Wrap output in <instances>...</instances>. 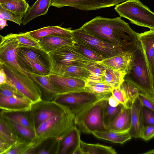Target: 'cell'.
I'll return each mask as SVG.
<instances>
[{"label": "cell", "mask_w": 154, "mask_h": 154, "mask_svg": "<svg viewBox=\"0 0 154 154\" xmlns=\"http://www.w3.org/2000/svg\"><path fill=\"white\" fill-rule=\"evenodd\" d=\"M80 28L122 53L133 52L139 43L138 33L121 17L110 18L97 16Z\"/></svg>", "instance_id": "6da1fadb"}, {"label": "cell", "mask_w": 154, "mask_h": 154, "mask_svg": "<svg viewBox=\"0 0 154 154\" xmlns=\"http://www.w3.org/2000/svg\"><path fill=\"white\" fill-rule=\"evenodd\" d=\"M75 116L69 110L53 116L42 122L35 130V137L31 142L37 148L44 141L56 140L61 141L68 131L75 125Z\"/></svg>", "instance_id": "7a4b0ae2"}, {"label": "cell", "mask_w": 154, "mask_h": 154, "mask_svg": "<svg viewBox=\"0 0 154 154\" xmlns=\"http://www.w3.org/2000/svg\"><path fill=\"white\" fill-rule=\"evenodd\" d=\"M124 79L133 84L140 92L154 95V84L140 42L133 52L131 67Z\"/></svg>", "instance_id": "3957f363"}, {"label": "cell", "mask_w": 154, "mask_h": 154, "mask_svg": "<svg viewBox=\"0 0 154 154\" xmlns=\"http://www.w3.org/2000/svg\"><path fill=\"white\" fill-rule=\"evenodd\" d=\"M109 97L100 100L75 116V125L81 132L92 134L107 130L103 122L104 110Z\"/></svg>", "instance_id": "277c9868"}, {"label": "cell", "mask_w": 154, "mask_h": 154, "mask_svg": "<svg viewBox=\"0 0 154 154\" xmlns=\"http://www.w3.org/2000/svg\"><path fill=\"white\" fill-rule=\"evenodd\" d=\"M120 17L133 24L154 30V13L139 0H127L116 5Z\"/></svg>", "instance_id": "5b68a950"}, {"label": "cell", "mask_w": 154, "mask_h": 154, "mask_svg": "<svg viewBox=\"0 0 154 154\" xmlns=\"http://www.w3.org/2000/svg\"><path fill=\"white\" fill-rule=\"evenodd\" d=\"M6 76V83L14 88L33 103L42 100L41 91L37 84L27 75L6 63L0 64Z\"/></svg>", "instance_id": "8992f818"}, {"label": "cell", "mask_w": 154, "mask_h": 154, "mask_svg": "<svg viewBox=\"0 0 154 154\" xmlns=\"http://www.w3.org/2000/svg\"><path fill=\"white\" fill-rule=\"evenodd\" d=\"M50 73L66 66H86L96 63L87 58L75 48L74 44L63 47L48 54Z\"/></svg>", "instance_id": "52a82bcc"}, {"label": "cell", "mask_w": 154, "mask_h": 154, "mask_svg": "<svg viewBox=\"0 0 154 154\" xmlns=\"http://www.w3.org/2000/svg\"><path fill=\"white\" fill-rule=\"evenodd\" d=\"M106 97L88 92L84 89L60 95L53 101L67 107L75 116L96 102Z\"/></svg>", "instance_id": "ba28073f"}, {"label": "cell", "mask_w": 154, "mask_h": 154, "mask_svg": "<svg viewBox=\"0 0 154 154\" xmlns=\"http://www.w3.org/2000/svg\"><path fill=\"white\" fill-rule=\"evenodd\" d=\"M69 110L66 106L54 101L42 99L32 104L29 112L28 118L34 131L41 124L47 119Z\"/></svg>", "instance_id": "9c48e42d"}, {"label": "cell", "mask_w": 154, "mask_h": 154, "mask_svg": "<svg viewBox=\"0 0 154 154\" xmlns=\"http://www.w3.org/2000/svg\"><path fill=\"white\" fill-rule=\"evenodd\" d=\"M72 34L75 43L93 50L106 59L124 53L111 44L91 35L81 28L72 30Z\"/></svg>", "instance_id": "30bf717a"}, {"label": "cell", "mask_w": 154, "mask_h": 154, "mask_svg": "<svg viewBox=\"0 0 154 154\" xmlns=\"http://www.w3.org/2000/svg\"><path fill=\"white\" fill-rule=\"evenodd\" d=\"M0 64L6 63L29 76L19 65L16 53L19 42L15 34L10 33L5 36L0 35Z\"/></svg>", "instance_id": "8fae6325"}, {"label": "cell", "mask_w": 154, "mask_h": 154, "mask_svg": "<svg viewBox=\"0 0 154 154\" xmlns=\"http://www.w3.org/2000/svg\"><path fill=\"white\" fill-rule=\"evenodd\" d=\"M127 0H52L51 5L58 8L65 6L91 11L116 5Z\"/></svg>", "instance_id": "7c38bea8"}, {"label": "cell", "mask_w": 154, "mask_h": 154, "mask_svg": "<svg viewBox=\"0 0 154 154\" xmlns=\"http://www.w3.org/2000/svg\"><path fill=\"white\" fill-rule=\"evenodd\" d=\"M49 76L58 92V96L85 89L86 82L84 80L51 73Z\"/></svg>", "instance_id": "4fadbf2b"}, {"label": "cell", "mask_w": 154, "mask_h": 154, "mask_svg": "<svg viewBox=\"0 0 154 154\" xmlns=\"http://www.w3.org/2000/svg\"><path fill=\"white\" fill-rule=\"evenodd\" d=\"M33 103L24 97H8L0 96V108L5 112H23L30 111Z\"/></svg>", "instance_id": "5bb4252c"}, {"label": "cell", "mask_w": 154, "mask_h": 154, "mask_svg": "<svg viewBox=\"0 0 154 154\" xmlns=\"http://www.w3.org/2000/svg\"><path fill=\"white\" fill-rule=\"evenodd\" d=\"M138 36L154 84V30L138 33Z\"/></svg>", "instance_id": "9a60e30c"}, {"label": "cell", "mask_w": 154, "mask_h": 154, "mask_svg": "<svg viewBox=\"0 0 154 154\" xmlns=\"http://www.w3.org/2000/svg\"><path fill=\"white\" fill-rule=\"evenodd\" d=\"M133 52L119 54L96 63L103 68L126 73L129 70L132 60Z\"/></svg>", "instance_id": "2e32d148"}, {"label": "cell", "mask_w": 154, "mask_h": 154, "mask_svg": "<svg viewBox=\"0 0 154 154\" xmlns=\"http://www.w3.org/2000/svg\"><path fill=\"white\" fill-rule=\"evenodd\" d=\"M41 48L48 54L64 46L73 45L72 38L59 34H53L42 37L38 41Z\"/></svg>", "instance_id": "e0dca14e"}, {"label": "cell", "mask_w": 154, "mask_h": 154, "mask_svg": "<svg viewBox=\"0 0 154 154\" xmlns=\"http://www.w3.org/2000/svg\"><path fill=\"white\" fill-rule=\"evenodd\" d=\"M29 76L40 89L42 99L52 101L58 96V92L51 82L49 75H41L30 73Z\"/></svg>", "instance_id": "ac0fdd59"}, {"label": "cell", "mask_w": 154, "mask_h": 154, "mask_svg": "<svg viewBox=\"0 0 154 154\" xmlns=\"http://www.w3.org/2000/svg\"><path fill=\"white\" fill-rule=\"evenodd\" d=\"M81 131L75 125L67 133L60 142L59 154H73L80 146Z\"/></svg>", "instance_id": "d6986e66"}, {"label": "cell", "mask_w": 154, "mask_h": 154, "mask_svg": "<svg viewBox=\"0 0 154 154\" xmlns=\"http://www.w3.org/2000/svg\"><path fill=\"white\" fill-rule=\"evenodd\" d=\"M16 53L18 55L30 60L50 68L48 54L41 48L18 46Z\"/></svg>", "instance_id": "ffe728a7"}, {"label": "cell", "mask_w": 154, "mask_h": 154, "mask_svg": "<svg viewBox=\"0 0 154 154\" xmlns=\"http://www.w3.org/2000/svg\"><path fill=\"white\" fill-rule=\"evenodd\" d=\"M142 106L141 102L138 97L131 107V125L128 132L131 138H140L142 130L144 126L141 114Z\"/></svg>", "instance_id": "44dd1931"}, {"label": "cell", "mask_w": 154, "mask_h": 154, "mask_svg": "<svg viewBox=\"0 0 154 154\" xmlns=\"http://www.w3.org/2000/svg\"><path fill=\"white\" fill-rule=\"evenodd\" d=\"M131 125V108L123 106L120 112L107 127L106 129L119 132L128 131Z\"/></svg>", "instance_id": "7402d4cb"}, {"label": "cell", "mask_w": 154, "mask_h": 154, "mask_svg": "<svg viewBox=\"0 0 154 154\" xmlns=\"http://www.w3.org/2000/svg\"><path fill=\"white\" fill-rule=\"evenodd\" d=\"M0 138L13 145V148L21 144L28 143L31 142L20 137L1 116H0Z\"/></svg>", "instance_id": "603a6c76"}, {"label": "cell", "mask_w": 154, "mask_h": 154, "mask_svg": "<svg viewBox=\"0 0 154 154\" xmlns=\"http://www.w3.org/2000/svg\"><path fill=\"white\" fill-rule=\"evenodd\" d=\"M52 0H37L29 7L23 18V25H26L34 19L46 14Z\"/></svg>", "instance_id": "cb8c5ba5"}, {"label": "cell", "mask_w": 154, "mask_h": 154, "mask_svg": "<svg viewBox=\"0 0 154 154\" xmlns=\"http://www.w3.org/2000/svg\"><path fill=\"white\" fill-rule=\"evenodd\" d=\"M72 77L85 80L86 82L89 78V72L87 66L69 65L62 66L53 73Z\"/></svg>", "instance_id": "d4e9b609"}, {"label": "cell", "mask_w": 154, "mask_h": 154, "mask_svg": "<svg viewBox=\"0 0 154 154\" xmlns=\"http://www.w3.org/2000/svg\"><path fill=\"white\" fill-rule=\"evenodd\" d=\"M30 35L38 41L42 37L57 34L73 38L72 30L70 28H65L60 26H48L29 32Z\"/></svg>", "instance_id": "484cf974"}, {"label": "cell", "mask_w": 154, "mask_h": 154, "mask_svg": "<svg viewBox=\"0 0 154 154\" xmlns=\"http://www.w3.org/2000/svg\"><path fill=\"white\" fill-rule=\"evenodd\" d=\"M17 57L19 65L29 75L30 73L41 75L50 74V68L46 66L17 55Z\"/></svg>", "instance_id": "4316f807"}, {"label": "cell", "mask_w": 154, "mask_h": 154, "mask_svg": "<svg viewBox=\"0 0 154 154\" xmlns=\"http://www.w3.org/2000/svg\"><path fill=\"white\" fill-rule=\"evenodd\" d=\"M92 134L98 138L122 144L131 138L128 131L119 132L110 130L98 131Z\"/></svg>", "instance_id": "83f0119b"}, {"label": "cell", "mask_w": 154, "mask_h": 154, "mask_svg": "<svg viewBox=\"0 0 154 154\" xmlns=\"http://www.w3.org/2000/svg\"><path fill=\"white\" fill-rule=\"evenodd\" d=\"M103 68V74L101 82L112 88L119 87L124 81L126 73L111 69Z\"/></svg>", "instance_id": "f1b7e54d"}, {"label": "cell", "mask_w": 154, "mask_h": 154, "mask_svg": "<svg viewBox=\"0 0 154 154\" xmlns=\"http://www.w3.org/2000/svg\"><path fill=\"white\" fill-rule=\"evenodd\" d=\"M80 146L83 154H116L115 150L111 146L99 143H85L81 140Z\"/></svg>", "instance_id": "f546056e"}, {"label": "cell", "mask_w": 154, "mask_h": 154, "mask_svg": "<svg viewBox=\"0 0 154 154\" xmlns=\"http://www.w3.org/2000/svg\"><path fill=\"white\" fill-rule=\"evenodd\" d=\"M29 111L9 112L1 110L0 116L33 130L28 118Z\"/></svg>", "instance_id": "4dcf8cb0"}, {"label": "cell", "mask_w": 154, "mask_h": 154, "mask_svg": "<svg viewBox=\"0 0 154 154\" xmlns=\"http://www.w3.org/2000/svg\"><path fill=\"white\" fill-rule=\"evenodd\" d=\"M112 88L101 82L88 81L85 90L86 91L104 97H109L112 95Z\"/></svg>", "instance_id": "1f68e13d"}, {"label": "cell", "mask_w": 154, "mask_h": 154, "mask_svg": "<svg viewBox=\"0 0 154 154\" xmlns=\"http://www.w3.org/2000/svg\"><path fill=\"white\" fill-rule=\"evenodd\" d=\"M0 6L6 10L24 16L30 7L24 0H11L0 4Z\"/></svg>", "instance_id": "d6a6232c"}, {"label": "cell", "mask_w": 154, "mask_h": 154, "mask_svg": "<svg viewBox=\"0 0 154 154\" xmlns=\"http://www.w3.org/2000/svg\"><path fill=\"white\" fill-rule=\"evenodd\" d=\"M119 88L123 91L127 103V106L131 108L133 103L138 97L140 91L131 82L124 80Z\"/></svg>", "instance_id": "836d02e7"}, {"label": "cell", "mask_w": 154, "mask_h": 154, "mask_svg": "<svg viewBox=\"0 0 154 154\" xmlns=\"http://www.w3.org/2000/svg\"><path fill=\"white\" fill-rule=\"evenodd\" d=\"M60 141L49 140L44 141L37 148L36 154H59Z\"/></svg>", "instance_id": "e575fe53"}, {"label": "cell", "mask_w": 154, "mask_h": 154, "mask_svg": "<svg viewBox=\"0 0 154 154\" xmlns=\"http://www.w3.org/2000/svg\"><path fill=\"white\" fill-rule=\"evenodd\" d=\"M123 106L120 104L116 107L112 106L109 104L107 100L104 106L103 119L104 123L106 129L119 113Z\"/></svg>", "instance_id": "d590c367"}, {"label": "cell", "mask_w": 154, "mask_h": 154, "mask_svg": "<svg viewBox=\"0 0 154 154\" xmlns=\"http://www.w3.org/2000/svg\"><path fill=\"white\" fill-rule=\"evenodd\" d=\"M4 119L20 137L30 141H32L35 136V132L33 130L11 121Z\"/></svg>", "instance_id": "8d00e7d4"}, {"label": "cell", "mask_w": 154, "mask_h": 154, "mask_svg": "<svg viewBox=\"0 0 154 154\" xmlns=\"http://www.w3.org/2000/svg\"><path fill=\"white\" fill-rule=\"evenodd\" d=\"M19 42L18 46H24L41 48L38 41L33 37L29 32L15 34Z\"/></svg>", "instance_id": "74e56055"}, {"label": "cell", "mask_w": 154, "mask_h": 154, "mask_svg": "<svg viewBox=\"0 0 154 154\" xmlns=\"http://www.w3.org/2000/svg\"><path fill=\"white\" fill-rule=\"evenodd\" d=\"M74 45L83 55L96 63L106 59L94 51L84 45L75 42Z\"/></svg>", "instance_id": "f35d334b"}, {"label": "cell", "mask_w": 154, "mask_h": 154, "mask_svg": "<svg viewBox=\"0 0 154 154\" xmlns=\"http://www.w3.org/2000/svg\"><path fill=\"white\" fill-rule=\"evenodd\" d=\"M87 67L90 74L89 78L88 81L101 82L104 69L96 63Z\"/></svg>", "instance_id": "ab89813d"}, {"label": "cell", "mask_w": 154, "mask_h": 154, "mask_svg": "<svg viewBox=\"0 0 154 154\" xmlns=\"http://www.w3.org/2000/svg\"><path fill=\"white\" fill-rule=\"evenodd\" d=\"M0 14L2 19L14 22L21 25L23 24L24 16L4 8L0 6Z\"/></svg>", "instance_id": "60d3db41"}, {"label": "cell", "mask_w": 154, "mask_h": 154, "mask_svg": "<svg viewBox=\"0 0 154 154\" xmlns=\"http://www.w3.org/2000/svg\"><path fill=\"white\" fill-rule=\"evenodd\" d=\"M0 96L8 97H24L14 88L6 82L0 84Z\"/></svg>", "instance_id": "b9f144b4"}, {"label": "cell", "mask_w": 154, "mask_h": 154, "mask_svg": "<svg viewBox=\"0 0 154 154\" xmlns=\"http://www.w3.org/2000/svg\"><path fill=\"white\" fill-rule=\"evenodd\" d=\"M141 114L144 126L154 125V111L142 106Z\"/></svg>", "instance_id": "7bdbcfd3"}, {"label": "cell", "mask_w": 154, "mask_h": 154, "mask_svg": "<svg viewBox=\"0 0 154 154\" xmlns=\"http://www.w3.org/2000/svg\"><path fill=\"white\" fill-rule=\"evenodd\" d=\"M138 98L142 106L154 111V95L140 91Z\"/></svg>", "instance_id": "ee69618b"}, {"label": "cell", "mask_w": 154, "mask_h": 154, "mask_svg": "<svg viewBox=\"0 0 154 154\" xmlns=\"http://www.w3.org/2000/svg\"><path fill=\"white\" fill-rule=\"evenodd\" d=\"M32 147L31 142L29 143L20 144L11 149L6 154H25Z\"/></svg>", "instance_id": "f6af8a7d"}, {"label": "cell", "mask_w": 154, "mask_h": 154, "mask_svg": "<svg viewBox=\"0 0 154 154\" xmlns=\"http://www.w3.org/2000/svg\"><path fill=\"white\" fill-rule=\"evenodd\" d=\"M111 92L112 95L119 102L120 104L125 107H128L125 96L119 87L112 88Z\"/></svg>", "instance_id": "bcb514c9"}, {"label": "cell", "mask_w": 154, "mask_h": 154, "mask_svg": "<svg viewBox=\"0 0 154 154\" xmlns=\"http://www.w3.org/2000/svg\"><path fill=\"white\" fill-rule=\"evenodd\" d=\"M154 137V125L144 126L142 130L140 138L148 141Z\"/></svg>", "instance_id": "7dc6e473"}, {"label": "cell", "mask_w": 154, "mask_h": 154, "mask_svg": "<svg viewBox=\"0 0 154 154\" xmlns=\"http://www.w3.org/2000/svg\"><path fill=\"white\" fill-rule=\"evenodd\" d=\"M13 146V145L0 138V154H6Z\"/></svg>", "instance_id": "c3c4849f"}, {"label": "cell", "mask_w": 154, "mask_h": 154, "mask_svg": "<svg viewBox=\"0 0 154 154\" xmlns=\"http://www.w3.org/2000/svg\"><path fill=\"white\" fill-rule=\"evenodd\" d=\"M108 103L110 106L114 107H116L120 104L119 102L112 94L108 98Z\"/></svg>", "instance_id": "681fc988"}, {"label": "cell", "mask_w": 154, "mask_h": 154, "mask_svg": "<svg viewBox=\"0 0 154 154\" xmlns=\"http://www.w3.org/2000/svg\"><path fill=\"white\" fill-rule=\"evenodd\" d=\"M0 67V84H2L6 82L7 76L3 68Z\"/></svg>", "instance_id": "f907efd6"}, {"label": "cell", "mask_w": 154, "mask_h": 154, "mask_svg": "<svg viewBox=\"0 0 154 154\" xmlns=\"http://www.w3.org/2000/svg\"><path fill=\"white\" fill-rule=\"evenodd\" d=\"M73 154H83L80 146L76 149Z\"/></svg>", "instance_id": "816d5d0a"}, {"label": "cell", "mask_w": 154, "mask_h": 154, "mask_svg": "<svg viewBox=\"0 0 154 154\" xmlns=\"http://www.w3.org/2000/svg\"><path fill=\"white\" fill-rule=\"evenodd\" d=\"M144 154H154V149L151 150L149 151H148L146 152L143 153Z\"/></svg>", "instance_id": "f5cc1de1"}, {"label": "cell", "mask_w": 154, "mask_h": 154, "mask_svg": "<svg viewBox=\"0 0 154 154\" xmlns=\"http://www.w3.org/2000/svg\"><path fill=\"white\" fill-rule=\"evenodd\" d=\"M11 0H0V4H2Z\"/></svg>", "instance_id": "db71d44e"}, {"label": "cell", "mask_w": 154, "mask_h": 154, "mask_svg": "<svg viewBox=\"0 0 154 154\" xmlns=\"http://www.w3.org/2000/svg\"><path fill=\"white\" fill-rule=\"evenodd\" d=\"M24 0L26 1V0Z\"/></svg>", "instance_id": "11a10c76"}]
</instances>
